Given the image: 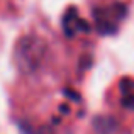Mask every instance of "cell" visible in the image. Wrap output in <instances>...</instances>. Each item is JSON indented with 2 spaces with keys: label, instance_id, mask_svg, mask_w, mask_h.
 I'll return each mask as SVG.
<instances>
[{
  "label": "cell",
  "instance_id": "cell-1",
  "mask_svg": "<svg viewBox=\"0 0 134 134\" xmlns=\"http://www.w3.org/2000/svg\"><path fill=\"white\" fill-rule=\"evenodd\" d=\"M48 54V43L39 36L27 34L15 43L14 48V65L22 75H31L37 71Z\"/></svg>",
  "mask_w": 134,
  "mask_h": 134
},
{
  "label": "cell",
  "instance_id": "cell-2",
  "mask_svg": "<svg viewBox=\"0 0 134 134\" xmlns=\"http://www.w3.org/2000/svg\"><path fill=\"white\" fill-rule=\"evenodd\" d=\"M126 5L124 3H114L110 9H95L93 19H95V29L100 34H114L117 31V20L126 15Z\"/></svg>",
  "mask_w": 134,
  "mask_h": 134
},
{
  "label": "cell",
  "instance_id": "cell-3",
  "mask_svg": "<svg viewBox=\"0 0 134 134\" xmlns=\"http://www.w3.org/2000/svg\"><path fill=\"white\" fill-rule=\"evenodd\" d=\"M76 20H78V14H76L75 7H70L66 14L63 15V32L68 37H73L76 34Z\"/></svg>",
  "mask_w": 134,
  "mask_h": 134
},
{
  "label": "cell",
  "instance_id": "cell-4",
  "mask_svg": "<svg viewBox=\"0 0 134 134\" xmlns=\"http://www.w3.org/2000/svg\"><path fill=\"white\" fill-rule=\"evenodd\" d=\"M93 127L98 134H112L117 127L115 121L112 117H104V115H98L93 119Z\"/></svg>",
  "mask_w": 134,
  "mask_h": 134
},
{
  "label": "cell",
  "instance_id": "cell-5",
  "mask_svg": "<svg viewBox=\"0 0 134 134\" xmlns=\"http://www.w3.org/2000/svg\"><path fill=\"white\" fill-rule=\"evenodd\" d=\"M119 90L122 92V95H129L134 92V80L129 78V76H124L119 82Z\"/></svg>",
  "mask_w": 134,
  "mask_h": 134
},
{
  "label": "cell",
  "instance_id": "cell-6",
  "mask_svg": "<svg viewBox=\"0 0 134 134\" xmlns=\"http://www.w3.org/2000/svg\"><path fill=\"white\" fill-rule=\"evenodd\" d=\"M20 129L24 131V134H51L49 127H41V129H32L27 124H20Z\"/></svg>",
  "mask_w": 134,
  "mask_h": 134
},
{
  "label": "cell",
  "instance_id": "cell-7",
  "mask_svg": "<svg viewBox=\"0 0 134 134\" xmlns=\"http://www.w3.org/2000/svg\"><path fill=\"white\" fill-rule=\"evenodd\" d=\"M121 104H122L124 109H131V110H134V92L129 93V95H124L122 100H121Z\"/></svg>",
  "mask_w": 134,
  "mask_h": 134
},
{
  "label": "cell",
  "instance_id": "cell-8",
  "mask_svg": "<svg viewBox=\"0 0 134 134\" xmlns=\"http://www.w3.org/2000/svg\"><path fill=\"white\" fill-rule=\"evenodd\" d=\"M90 29H92V27L87 24V20H83V19L78 17V20H76V32H78V31H82V32H88Z\"/></svg>",
  "mask_w": 134,
  "mask_h": 134
},
{
  "label": "cell",
  "instance_id": "cell-9",
  "mask_svg": "<svg viewBox=\"0 0 134 134\" xmlns=\"http://www.w3.org/2000/svg\"><path fill=\"white\" fill-rule=\"evenodd\" d=\"M63 93H65V97L71 98V100H75V102H80V100H82V97H80L75 90H71V88H65V90H63Z\"/></svg>",
  "mask_w": 134,
  "mask_h": 134
},
{
  "label": "cell",
  "instance_id": "cell-10",
  "mask_svg": "<svg viewBox=\"0 0 134 134\" xmlns=\"http://www.w3.org/2000/svg\"><path fill=\"white\" fill-rule=\"evenodd\" d=\"M80 65H82L83 70H88L90 66H92V58H90L88 54H87V56H82V58H80Z\"/></svg>",
  "mask_w": 134,
  "mask_h": 134
},
{
  "label": "cell",
  "instance_id": "cell-11",
  "mask_svg": "<svg viewBox=\"0 0 134 134\" xmlns=\"http://www.w3.org/2000/svg\"><path fill=\"white\" fill-rule=\"evenodd\" d=\"M61 112H66V114H68V112H70V107H68V105H66V107H65V105H61Z\"/></svg>",
  "mask_w": 134,
  "mask_h": 134
}]
</instances>
